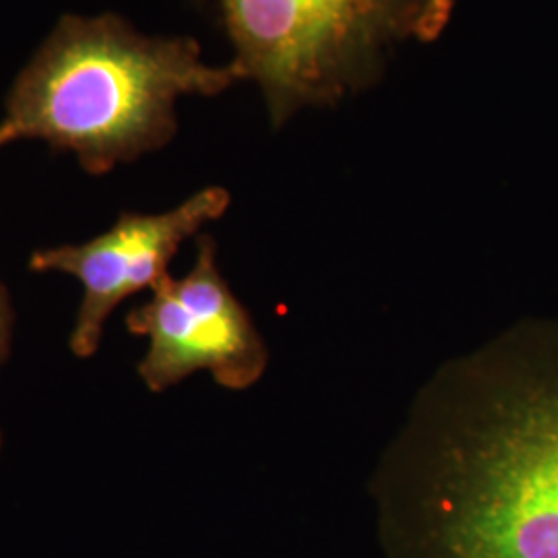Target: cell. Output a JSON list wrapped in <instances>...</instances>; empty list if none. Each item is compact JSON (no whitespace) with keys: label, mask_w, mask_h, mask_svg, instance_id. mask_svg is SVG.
I'll use <instances>...</instances> for the list:
<instances>
[{"label":"cell","mask_w":558,"mask_h":558,"mask_svg":"<svg viewBox=\"0 0 558 558\" xmlns=\"http://www.w3.org/2000/svg\"><path fill=\"white\" fill-rule=\"evenodd\" d=\"M373 482L393 558H558V317L439 366Z\"/></svg>","instance_id":"cell-1"},{"label":"cell","mask_w":558,"mask_h":558,"mask_svg":"<svg viewBox=\"0 0 558 558\" xmlns=\"http://www.w3.org/2000/svg\"><path fill=\"white\" fill-rule=\"evenodd\" d=\"M239 81L234 62H205L193 38L143 36L114 13L64 15L7 96L0 149L44 141L100 177L170 143L182 96H218Z\"/></svg>","instance_id":"cell-2"},{"label":"cell","mask_w":558,"mask_h":558,"mask_svg":"<svg viewBox=\"0 0 558 558\" xmlns=\"http://www.w3.org/2000/svg\"><path fill=\"white\" fill-rule=\"evenodd\" d=\"M255 81L274 126L336 106L379 81L403 41H430L453 0H203Z\"/></svg>","instance_id":"cell-3"},{"label":"cell","mask_w":558,"mask_h":558,"mask_svg":"<svg viewBox=\"0 0 558 558\" xmlns=\"http://www.w3.org/2000/svg\"><path fill=\"white\" fill-rule=\"evenodd\" d=\"M126 329L147 339L140 375L156 393L199 371L226 389L244 391L269 364L259 329L221 276L216 240L207 234L197 239L193 269L184 278L161 279L151 300L129 313Z\"/></svg>","instance_id":"cell-4"},{"label":"cell","mask_w":558,"mask_h":558,"mask_svg":"<svg viewBox=\"0 0 558 558\" xmlns=\"http://www.w3.org/2000/svg\"><path fill=\"white\" fill-rule=\"evenodd\" d=\"M230 207V193L207 186L163 214H122L100 236L83 244L41 248L29 257L32 271H59L80 279L83 299L71 350L89 359L100 350L104 325L122 300L154 290L168 276L180 244L197 236L203 226L220 220Z\"/></svg>","instance_id":"cell-5"},{"label":"cell","mask_w":558,"mask_h":558,"mask_svg":"<svg viewBox=\"0 0 558 558\" xmlns=\"http://www.w3.org/2000/svg\"><path fill=\"white\" fill-rule=\"evenodd\" d=\"M15 313L7 288L0 283V364L11 354V338H13Z\"/></svg>","instance_id":"cell-6"},{"label":"cell","mask_w":558,"mask_h":558,"mask_svg":"<svg viewBox=\"0 0 558 558\" xmlns=\"http://www.w3.org/2000/svg\"><path fill=\"white\" fill-rule=\"evenodd\" d=\"M0 445H2V437H0Z\"/></svg>","instance_id":"cell-7"}]
</instances>
